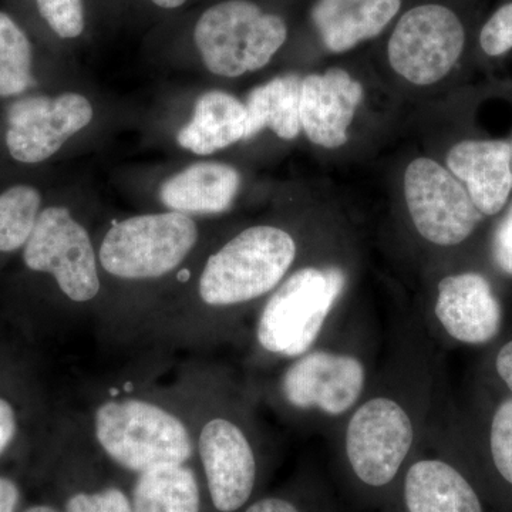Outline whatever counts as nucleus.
Returning a JSON list of instances; mask_svg holds the SVG:
<instances>
[{"instance_id":"1","label":"nucleus","mask_w":512,"mask_h":512,"mask_svg":"<svg viewBox=\"0 0 512 512\" xmlns=\"http://www.w3.org/2000/svg\"><path fill=\"white\" fill-rule=\"evenodd\" d=\"M301 258L298 235L278 224H255L207 256L190 292L163 306L137 340L195 346L227 333L229 326L281 285Z\"/></svg>"},{"instance_id":"2","label":"nucleus","mask_w":512,"mask_h":512,"mask_svg":"<svg viewBox=\"0 0 512 512\" xmlns=\"http://www.w3.org/2000/svg\"><path fill=\"white\" fill-rule=\"evenodd\" d=\"M111 389L89 407L77 430L128 473L188 464L197 457L194 406L185 376L171 389Z\"/></svg>"},{"instance_id":"3","label":"nucleus","mask_w":512,"mask_h":512,"mask_svg":"<svg viewBox=\"0 0 512 512\" xmlns=\"http://www.w3.org/2000/svg\"><path fill=\"white\" fill-rule=\"evenodd\" d=\"M195 419V447L212 507L237 512L248 504L258 478L251 414L215 376L184 375Z\"/></svg>"},{"instance_id":"4","label":"nucleus","mask_w":512,"mask_h":512,"mask_svg":"<svg viewBox=\"0 0 512 512\" xmlns=\"http://www.w3.org/2000/svg\"><path fill=\"white\" fill-rule=\"evenodd\" d=\"M349 282L343 262H298L259 308L254 332L259 355L291 362L315 348Z\"/></svg>"},{"instance_id":"5","label":"nucleus","mask_w":512,"mask_h":512,"mask_svg":"<svg viewBox=\"0 0 512 512\" xmlns=\"http://www.w3.org/2000/svg\"><path fill=\"white\" fill-rule=\"evenodd\" d=\"M466 46V23L448 0H409L377 39V55L396 82L424 92L446 82Z\"/></svg>"},{"instance_id":"6","label":"nucleus","mask_w":512,"mask_h":512,"mask_svg":"<svg viewBox=\"0 0 512 512\" xmlns=\"http://www.w3.org/2000/svg\"><path fill=\"white\" fill-rule=\"evenodd\" d=\"M200 244L190 215L165 211L114 222L97 247L101 278L128 286L157 285L178 274Z\"/></svg>"},{"instance_id":"7","label":"nucleus","mask_w":512,"mask_h":512,"mask_svg":"<svg viewBox=\"0 0 512 512\" xmlns=\"http://www.w3.org/2000/svg\"><path fill=\"white\" fill-rule=\"evenodd\" d=\"M421 407L403 387H379L346 417L343 450L367 487L392 483L421 436Z\"/></svg>"},{"instance_id":"8","label":"nucleus","mask_w":512,"mask_h":512,"mask_svg":"<svg viewBox=\"0 0 512 512\" xmlns=\"http://www.w3.org/2000/svg\"><path fill=\"white\" fill-rule=\"evenodd\" d=\"M289 37L288 18L255 0H221L202 13L194 28L205 69L224 79L265 69Z\"/></svg>"},{"instance_id":"9","label":"nucleus","mask_w":512,"mask_h":512,"mask_svg":"<svg viewBox=\"0 0 512 512\" xmlns=\"http://www.w3.org/2000/svg\"><path fill=\"white\" fill-rule=\"evenodd\" d=\"M22 258L30 272L55 282L66 309L77 320L86 313H97L100 323L104 285L97 248L90 232L69 208L52 205L40 211Z\"/></svg>"},{"instance_id":"10","label":"nucleus","mask_w":512,"mask_h":512,"mask_svg":"<svg viewBox=\"0 0 512 512\" xmlns=\"http://www.w3.org/2000/svg\"><path fill=\"white\" fill-rule=\"evenodd\" d=\"M402 195L413 231L431 248L458 247L484 218L464 185L433 157H414L406 164Z\"/></svg>"},{"instance_id":"11","label":"nucleus","mask_w":512,"mask_h":512,"mask_svg":"<svg viewBox=\"0 0 512 512\" xmlns=\"http://www.w3.org/2000/svg\"><path fill=\"white\" fill-rule=\"evenodd\" d=\"M367 379L365 362L355 353L315 346L282 370L275 397L292 413L346 419L366 396Z\"/></svg>"},{"instance_id":"12","label":"nucleus","mask_w":512,"mask_h":512,"mask_svg":"<svg viewBox=\"0 0 512 512\" xmlns=\"http://www.w3.org/2000/svg\"><path fill=\"white\" fill-rule=\"evenodd\" d=\"M93 117L92 103L80 93L32 96L15 101L8 111L9 154L19 163H43L89 126Z\"/></svg>"},{"instance_id":"13","label":"nucleus","mask_w":512,"mask_h":512,"mask_svg":"<svg viewBox=\"0 0 512 512\" xmlns=\"http://www.w3.org/2000/svg\"><path fill=\"white\" fill-rule=\"evenodd\" d=\"M366 96L363 80L342 64L302 74L299 117L303 136L322 150L348 146Z\"/></svg>"},{"instance_id":"14","label":"nucleus","mask_w":512,"mask_h":512,"mask_svg":"<svg viewBox=\"0 0 512 512\" xmlns=\"http://www.w3.org/2000/svg\"><path fill=\"white\" fill-rule=\"evenodd\" d=\"M434 318L441 329L464 345H487L503 325V308L488 279L478 272L444 276L437 284Z\"/></svg>"},{"instance_id":"15","label":"nucleus","mask_w":512,"mask_h":512,"mask_svg":"<svg viewBox=\"0 0 512 512\" xmlns=\"http://www.w3.org/2000/svg\"><path fill=\"white\" fill-rule=\"evenodd\" d=\"M409 0H313L309 25L320 49L346 55L382 37Z\"/></svg>"},{"instance_id":"16","label":"nucleus","mask_w":512,"mask_h":512,"mask_svg":"<svg viewBox=\"0 0 512 512\" xmlns=\"http://www.w3.org/2000/svg\"><path fill=\"white\" fill-rule=\"evenodd\" d=\"M443 164L464 185L484 217L504 210L512 192L510 143L467 138L450 147Z\"/></svg>"},{"instance_id":"17","label":"nucleus","mask_w":512,"mask_h":512,"mask_svg":"<svg viewBox=\"0 0 512 512\" xmlns=\"http://www.w3.org/2000/svg\"><path fill=\"white\" fill-rule=\"evenodd\" d=\"M237 168L220 161H200L164 181L160 201L185 215H220L231 210L241 190Z\"/></svg>"},{"instance_id":"18","label":"nucleus","mask_w":512,"mask_h":512,"mask_svg":"<svg viewBox=\"0 0 512 512\" xmlns=\"http://www.w3.org/2000/svg\"><path fill=\"white\" fill-rule=\"evenodd\" d=\"M404 503L409 512H483L467 478L440 458H420L409 467Z\"/></svg>"},{"instance_id":"19","label":"nucleus","mask_w":512,"mask_h":512,"mask_svg":"<svg viewBox=\"0 0 512 512\" xmlns=\"http://www.w3.org/2000/svg\"><path fill=\"white\" fill-rule=\"evenodd\" d=\"M247 123L245 101L222 90H210L195 103L192 119L178 131L177 141L195 156H212L245 141Z\"/></svg>"},{"instance_id":"20","label":"nucleus","mask_w":512,"mask_h":512,"mask_svg":"<svg viewBox=\"0 0 512 512\" xmlns=\"http://www.w3.org/2000/svg\"><path fill=\"white\" fill-rule=\"evenodd\" d=\"M301 82L302 74H279L249 92L245 100L248 113L245 141L252 140L264 130H271L285 141L301 136Z\"/></svg>"},{"instance_id":"21","label":"nucleus","mask_w":512,"mask_h":512,"mask_svg":"<svg viewBox=\"0 0 512 512\" xmlns=\"http://www.w3.org/2000/svg\"><path fill=\"white\" fill-rule=\"evenodd\" d=\"M201 487L191 463L163 466L136 476L133 512H201Z\"/></svg>"},{"instance_id":"22","label":"nucleus","mask_w":512,"mask_h":512,"mask_svg":"<svg viewBox=\"0 0 512 512\" xmlns=\"http://www.w3.org/2000/svg\"><path fill=\"white\" fill-rule=\"evenodd\" d=\"M42 211V195L30 185L0 194V254L22 251Z\"/></svg>"},{"instance_id":"23","label":"nucleus","mask_w":512,"mask_h":512,"mask_svg":"<svg viewBox=\"0 0 512 512\" xmlns=\"http://www.w3.org/2000/svg\"><path fill=\"white\" fill-rule=\"evenodd\" d=\"M33 53L18 23L0 12V97L25 93L33 84Z\"/></svg>"},{"instance_id":"24","label":"nucleus","mask_w":512,"mask_h":512,"mask_svg":"<svg viewBox=\"0 0 512 512\" xmlns=\"http://www.w3.org/2000/svg\"><path fill=\"white\" fill-rule=\"evenodd\" d=\"M40 15L62 39H76L86 28L83 0H36Z\"/></svg>"},{"instance_id":"25","label":"nucleus","mask_w":512,"mask_h":512,"mask_svg":"<svg viewBox=\"0 0 512 512\" xmlns=\"http://www.w3.org/2000/svg\"><path fill=\"white\" fill-rule=\"evenodd\" d=\"M490 450L500 476L512 485V399L495 410L490 427Z\"/></svg>"},{"instance_id":"26","label":"nucleus","mask_w":512,"mask_h":512,"mask_svg":"<svg viewBox=\"0 0 512 512\" xmlns=\"http://www.w3.org/2000/svg\"><path fill=\"white\" fill-rule=\"evenodd\" d=\"M63 512H133L131 497L119 487L77 491L67 498Z\"/></svg>"},{"instance_id":"27","label":"nucleus","mask_w":512,"mask_h":512,"mask_svg":"<svg viewBox=\"0 0 512 512\" xmlns=\"http://www.w3.org/2000/svg\"><path fill=\"white\" fill-rule=\"evenodd\" d=\"M481 50L487 56L498 57L512 49V2L495 10L484 23L478 36Z\"/></svg>"},{"instance_id":"28","label":"nucleus","mask_w":512,"mask_h":512,"mask_svg":"<svg viewBox=\"0 0 512 512\" xmlns=\"http://www.w3.org/2000/svg\"><path fill=\"white\" fill-rule=\"evenodd\" d=\"M26 406L16 394L0 389V458L6 456L25 433Z\"/></svg>"},{"instance_id":"29","label":"nucleus","mask_w":512,"mask_h":512,"mask_svg":"<svg viewBox=\"0 0 512 512\" xmlns=\"http://www.w3.org/2000/svg\"><path fill=\"white\" fill-rule=\"evenodd\" d=\"M491 254L498 269L503 274L512 276V204L495 228Z\"/></svg>"},{"instance_id":"30","label":"nucleus","mask_w":512,"mask_h":512,"mask_svg":"<svg viewBox=\"0 0 512 512\" xmlns=\"http://www.w3.org/2000/svg\"><path fill=\"white\" fill-rule=\"evenodd\" d=\"M22 490L13 478L0 476V512H18Z\"/></svg>"},{"instance_id":"31","label":"nucleus","mask_w":512,"mask_h":512,"mask_svg":"<svg viewBox=\"0 0 512 512\" xmlns=\"http://www.w3.org/2000/svg\"><path fill=\"white\" fill-rule=\"evenodd\" d=\"M245 512H299L291 501L278 497H266L249 505Z\"/></svg>"},{"instance_id":"32","label":"nucleus","mask_w":512,"mask_h":512,"mask_svg":"<svg viewBox=\"0 0 512 512\" xmlns=\"http://www.w3.org/2000/svg\"><path fill=\"white\" fill-rule=\"evenodd\" d=\"M495 369H497L498 376L507 384L512 393V340L505 343L498 352L497 359H495Z\"/></svg>"},{"instance_id":"33","label":"nucleus","mask_w":512,"mask_h":512,"mask_svg":"<svg viewBox=\"0 0 512 512\" xmlns=\"http://www.w3.org/2000/svg\"><path fill=\"white\" fill-rule=\"evenodd\" d=\"M151 2L158 8L171 10L181 8L187 0H151Z\"/></svg>"},{"instance_id":"34","label":"nucleus","mask_w":512,"mask_h":512,"mask_svg":"<svg viewBox=\"0 0 512 512\" xmlns=\"http://www.w3.org/2000/svg\"><path fill=\"white\" fill-rule=\"evenodd\" d=\"M22 512H63L60 511L59 508L53 507V505L49 504H35L30 505V507L25 508Z\"/></svg>"},{"instance_id":"35","label":"nucleus","mask_w":512,"mask_h":512,"mask_svg":"<svg viewBox=\"0 0 512 512\" xmlns=\"http://www.w3.org/2000/svg\"><path fill=\"white\" fill-rule=\"evenodd\" d=\"M510 146H511V160H512V141L510 143Z\"/></svg>"}]
</instances>
